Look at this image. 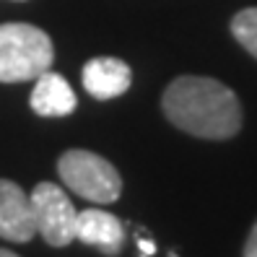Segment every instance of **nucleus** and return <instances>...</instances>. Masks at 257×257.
Here are the masks:
<instances>
[{
    "label": "nucleus",
    "mask_w": 257,
    "mask_h": 257,
    "mask_svg": "<svg viewBox=\"0 0 257 257\" xmlns=\"http://www.w3.org/2000/svg\"><path fill=\"white\" fill-rule=\"evenodd\" d=\"M141 249L151 254V252H154V244H151V241H141Z\"/></svg>",
    "instance_id": "nucleus-11"
},
{
    "label": "nucleus",
    "mask_w": 257,
    "mask_h": 257,
    "mask_svg": "<svg viewBox=\"0 0 257 257\" xmlns=\"http://www.w3.org/2000/svg\"><path fill=\"white\" fill-rule=\"evenodd\" d=\"M29 104H32L34 114H39V117H68L75 112L78 99H75L70 83L63 75L44 70L37 78V86L32 91Z\"/></svg>",
    "instance_id": "nucleus-8"
},
{
    "label": "nucleus",
    "mask_w": 257,
    "mask_h": 257,
    "mask_svg": "<svg viewBox=\"0 0 257 257\" xmlns=\"http://www.w3.org/2000/svg\"><path fill=\"white\" fill-rule=\"evenodd\" d=\"M241 257H257V221L249 229V236L244 241V252H241Z\"/></svg>",
    "instance_id": "nucleus-10"
},
{
    "label": "nucleus",
    "mask_w": 257,
    "mask_h": 257,
    "mask_svg": "<svg viewBox=\"0 0 257 257\" xmlns=\"http://www.w3.org/2000/svg\"><path fill=\"white\" fill-rule=\"evenodd\" d=\"M169 122L203 141H229L241 130L239 96L226 83L205 75H179L161 96Z\"/></svg>",
    "instance_id": "nucleus-1"
},
{
    "label": "nucleus",
    "mask_w": 257,
    "mask_h": 257,
    "mask_svg": "<svg viewBox=\"0 0 257 257\" xmlns=\"http://www.w3.org/2000/svg\"><path fill=\"white\" fill-rule=\"evenodd\" d=\"M29 198H32L37 234H42L50 247H68L75 239L78 210L73 208L65 190L52 182H39Z\"/></svg>",
    "instance_id": "nucleus-4"
},
{
    "label": "nucleus",
    "mask_w": 257,
    "mask_h": 257,
    "mask_svg": "<svg viewBox=\"0 0 257 257\" xmlns=\"http://www.w3.org/2000/svg\"><path fill=\"white\" fill-rule=\"evenodd\" d=\"M83 88L94 99L99 101H107V99H117L122 96L130 81H133V73L130 65L125 60H117V57H94L83 65Z\"/></svg>",
    "instance_id": "nucleus-7"
},
{
    "label": "nucleus",
    "mask_w": 257,
    "mask_h": 257,
    "mask_svg": "<svg viewBox=\"0 0 257 257\" xmlns=\"http://www.w3.org/2000/svg\"><path fill=\"white\" fill-rule=\"evenodd\" d=\"M234 39L257 60V8H244L231 19Z\"/></svg>",
    "instance_id": "nucleus-9"
},
{
    "label": "nucleus",
    "mask_w": 257,
    "mask_h": 257,
    "mask_svg": "<svg viewBox=\"0 0 257 257\" xmlns=\"http://www.w3.org/2000/svg\"><path fill=\"white\" fill-rule=\"evenodd\" d=\"M52 60L55 47L47 32L32 24H0V83L37 81Z\"/></svg>",
    "instance_id": "nucleus-2"
},
{
    "label": "nucleus",
    "mask_w": 257,
    "mask_h": 257,
    "mask_svg": "<svg viewBox=\"0 0 257 257\" xmlns=\"http://www.w3.org/2000/svg\"><path fill=\"white\" fill-rule=\"evenodd\" d=\"M75 239L83 241L88 247H96L104 254H119L125 244V226L117 216L107 213L99 208H88L78 213L75 221Z\"/></svg>",
    "instance_id": "nucleus-6"
},
{
    "label": "nucleus",
    "mask_w": 257,
    "mask_h": 257,
    "mask_svg": "<svg viewBox=\"0 0 257 257\" xmlns=\"http://www.w3.org/2000/svg\"><path fill=\"white\" fill-rule=\"evenodd\" d=\"M57 174L63 185L83 200L109 205L122 195V177L114 166L86 148H70L57 159Z\"/></svg>",
    "instance_id": "nucleus-3"
},
{
    "label": "nucleus",
    "mask_w": 257,
    "mask_h": 257,
    "mask_svg": "<svg viewBox=\"0 0 257 257\" xmlns=\"http://www.w3.org/2000/svg\"><path fill=\"white\" fill-rule=\"evenodd\" d=\"M0 236L16 244L37 236L32 198L11 179H0Z\"/></svg>",
    "instance_id": "nucleus-5"
},
{
    "label": "nucleus",
    "mask_w": 257,
    "mask_h": 257,
    "mask_svg": "<svg viewBox=\"0 0 257 257\" xmlns=\"http://www.w3.org/2000/svg\"><path fill=\"white\" fill-rule=\"evenodd\" d=\"M0 257H19L16 252H8V249H0Z\"/></svg>",
    "instance_id": "nucleus-12"
}]
</instances>
